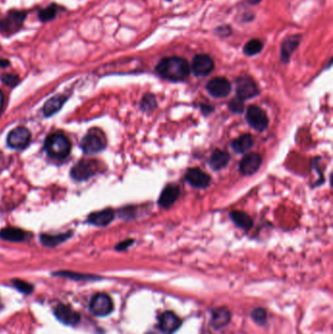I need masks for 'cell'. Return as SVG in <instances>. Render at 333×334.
<instances>
[{"mask_svg":"<svg viewBox=\"0 0 333 334\" xmlns=\"http://www.w3.org/2000/svg\"><path fill=\"white\" fill-rule=\"evenodd\" d=\"M262 158L260 154L256 153L246 154L240 163L241 172L244 175H252L258 171L261 166Z\"/></svg>","mask_w":333,"mask_h":334,"instance_id":"4fadbf2b","label":"cell"},{"mask_svg":"<svg viewBox=\"0 0 333 334\" xmlns=\"http://www.w3.org/2000/svg\"><path fill=\"white\" fill-rule=\"evenodd\" d=\"M249 3H251V4H257V3H259L261 0H247Z\"/></svg>","mask_w":333,"mask_h":334,"instance_id":"836d02e7","label":"cell"},{"mask_svg":"<svg viewBox=\"0 0 333 334\" xmlns=\"http://www.w3.org/2000/svg\"><path fill=\"white\" fill-rule=\"evenodd\" d=\"M107 140L102 131L98 128H92L82 139L80 147L87 154H96L106 148Z\"/></svg>","mask_w":333,"mask_h":334,"instance_id":"3957f363","label":"cell"},{"mask_svg":"<svg viewBox=\"0 0 333 334\" xmlns=\"http://www.w3.org/2000/svg\"><path fill=\"white\" fill-rule=\"evenodd\" d=\"M229 108L231 112H234L236 114H241V113H243L244 109V101L239 99L238 97H236L229 104Z\"/></svg>","mask_w":333,"mask_h":334,"instance_id":"f1b7e54d","label":"cell"},{"mask_svg":"<svg viewBox=\"0 0 333 334\" xmlns=\"http://www.w3.org/2000/svg\"><path fill=\"white\" fill-rule=\"evenodd\" d=\"M44 148L47 154L53 158L63 159L70 154L72 144L66 136L60 133H55L47 137Z\"/></svg>","mask_w":333,"mask_h":334,"instance_id":"7a4b0ae2","label":"cell"},{"mask_svg":"<svg viewBox=\"0 0 333 334\" xmlns=\"http://www.w3.org/2000/svg\"><path fill=\"white\" fill-rule=\"evenodd\" d=\"M246 120L252 128L260 132L264 131L269 124V119L266 113L257 106H250L247 109Z\"/></svg>","mask_w":333,"mask_h":334,"instance_id":"52a82bcc","label":"cell"},{"mask_svg":"<svg viewBox=\"0 0 333 334\" xmlns=\"http://www.w3.org/2000/svg\"><path fill=\"white\" fill-rule=\"evenodd\" d=\"M73 235V232L68 231L64 233H59V235H48V233H43L40 236V242L41 244L45 246H56L58 244L64 243L70 237Z\"/></svg>","mask_w":333,"mask_h":334,"instance_id":"7402d4cb","label":"cell"},{"mask_svg":"<svg viewBox=\"0 0 333 334\" xmlns=\"http://www.w3.org/2000/svg\"><path fill=\"white\" fill-rule=\"evenodd\" d=\"M253 146V139L249 134H244L231 142V149L237 154H244L249 151Z\"/></svg>","mask_w":333,"mask_h":334,"instance_id":"ffe728a7","label":"cell"},{"mask_svg":"<svg viewBox=\"0 0 333 334\" xmlns=\"http://www.w3.org/2000/svg\"><path fill=\"white\" fill-rule=\"evenodd\" d=\"M182 324V321L173 312H164L159 317L158 326L160 330L165 334L174 333Z\"/></svg>","mask_w":333,"mask_h":334,"instance_id":"7c38bea8","label":"cell"},{"mask_svg":"<svg viewBox=\"0 0 333 334\" xmlns=\"http://www.w3.org/2000/svg\"><path fill=\"white\" fill-rule=\"evenodd\" d=\"M206 89L211 96L216 98H223L231 93V83L225 77H216L211 79L207 83Z\"/></svg>","mask_w":333,"mask_h":334,"instance_id":"8fae6325","label":"cell"},{"mask_svg":"<svg viewBox=\"0 0 333 334\" xmlns=\"http://www.w3.org/2000/svg\"><path fill=\"white\" fill-rule=\"evenodd\" d=\"M1 81L9 86V87H15L19 82H20V78L15 75H10V74H4L1 77Z\"/></svg>","mask_w":333,"mask_h":334,"instance_id":"83f0119b","label":"cell"},{"mask_svg":"<svg viewBox=\"0 0 333 334\" xmlns=\"http://www.w3.org/2000/svg\"><path fill=\"white\" fill-rule=\"evenodd\" d=\"M132 243H133V241H132V240H127V241H124L123 243H121V244H118L116 248H117V249H119V250L125 249V248H126V247H128L129 245L132 244Z\"/></svg>","mask_w":333,"mask_h":334,"instance_id":"4dcf8cb0","label":"cell"},{"mask_svg":"<svg viewBox=\"0 0 333 334\" xmlns=\"http://www.w3.org/2000/svg\"><path fill=\"white\" fill-rule=\"evenodd\" d=\"M66 97L64 95H57L50 98L43 106V114L45 116H51L57 114L64 106Z\"/></svg>","mask_w":333,"mask_h":334,"instance_id":"ac0fdd59","label":"cell"},{"mask_svg":"<svg viewBox=\"0 0 333 334\" xmlns=\"http://www.w3.org/2000/svg\"><path fill=\"white\" fill-rule=\"evenodd\" d=\"M237 97L241 100H248L259 94V89L255 81L250 77H240L236 81Z\"/></svg>","mask_w":333,"mask_h":334,"instance_id":"8992f818","label":"cell"},{"mask_svg":"<svg viewBox=\"0 0 333 334\" xmlns=\"http://www.w3.org/2000/svg\"><path fill=\"white\" fill-rule=\"evenodd\" d=\"M186 180L188 181L192 187L205 189L210 184V177L198 168L189 169L186 173Z\"/></svg>","mask_w":333,"mask_h":334,"instance_id":"5bb4252c","label":"cell"},{"mask_svg":"<svg viewBox=\"0 0 333 334\" xmlns=\"http://www.w3.org/2000/svg\"><path fill=\"white\" fill-rule=\"evenodd\" d=\"M155 105H156V103H155V98H154V96H153V95H150V94L149 95H146L143 98V100H142V109L144 111H146V112L152 111L153 109L155 108Z\"/></svg>","mask_w":333,"mask_h":334,"instance_id":"4316f807","label":"cell"},{"mask_svg":"<svg viewBox=\"0 0 333 334\" xmlns=\"http://www.w3.org/2000/svg\"><path fill=\"white\" fill-rule=\"evenodd\" d=\"M179 195V187L176 185H169L160 194L158 199V205L162 208H168L175 204Z\"/></svg>","mask_w":333,"mask_h":334,"instance_id":"2e32d148","label":"cell"},{"mask_svg":"<svg viewBox=\"0 0 333 334\" xmlns=\"http://www.w3.org/2000/svg\"><path fill=\"white\" fill-rule=\"evenodd\" d=\"M10 65V62L6 59H0V68H7Z\"/></svg>","mask_w":333,"mask_h":334,"instance_id":"d6a6232c","label":"cell"},{"mask_svg":"<svg viewBox=\"0 0 333 334\" xmlns=\"http://www.w3.org/2000/svg\"><path fill=\"white\" fill-rule=\"evenodd\" d=\"M30 131L25 127H17L10 131L7 136V144L14 150H21L26 148L30 142Z\"/></svg>","mask_w":333,"mask_h":334,"instance_id":"30bf717a","label":"cell"},{"mask_svg":"<svg viewBox=\"0 0 333 334\" xmlns=\"http://www.w3.org/2000/svg\"><path fill=\"white\" fill-rule=\"evenodd\" d=\"M263 43L259 39H251L248 41L244 47V52L247 56H254L262 51Z\"/></svg>","mask_w":333,"mask_h":334,"instance_id":"d4e9b609","label":"cell"},{"mask_svg":"<svg viewBox=\"0 0 333 334\" xmlns=\"http://www.w3.org/2000/svg\"><path fill=\"white\" fill-rule=\"evenodd\" d=\"M0 238L9 242H22L26 239V232L18 228L7 227L0 231Z\"/></svg>","mask_w":333,"mask_h":334,"instance_id":"603a6c76","label":"cell"},{"mask_svg":"<svg viewBox=\"0 0 333 334\" xmlns=\"http://www.w3.org/2000/svg\"><path fill=\"white\" fill-rule=\"evenodd\" d=\"M190 68L194 76L206 77L213 71L214 62L210 56L206 54H199L193 57Z\"/></svg>","mask_w":333,"mask_h":334,"instance_id":"9c48e42d","label":"cell"},{"mask_svg":"<svg viewBox=\"0 0 333 334\" xmlns=\"http://www.w3.org/2000/svg\"><path fill=\"white\" fill-rule=\"evenodd\" d=\"M56 15H57V7H56V5L52 4L47 8L41 9L39 11V18L41 22L46 23V22H50L52 20H54L56 18Z\"/></svg>","mask_w":333,"mask_h":334,"instance_id":"484cf974","label":"cell"},{"mask_svg":"<svg viewBox=\"0 0 333 334\" xmlns=\"http://www.w3.org/2000/svg\"><path fill=\"white\" fill-rule=\"evenodd\" d=\"M230 161V154L225 151L216 150L211 154L208 163L214 170H220L226 166Z\"/></svg>","mask_w":333,"mask_h":334,"instance_id":"d6986e66","label":"cell"},{"mask_svg":"<svg viewBox=\"0 0 333 334\" xmlns=\"http://www.w3.org/2000/svg\"><path fill=\"white\" fill-rule=\"evenodd\" d=\"M301 36H291L284 39L282 44V60L284 63H287L291 54L297 49L301 41Z\"/></svg>","mask_w":333,"mask_h":334,"instance_id":"e0dca14e","label":"cell"},{"mask_svg":"<svg viewBox=\"0 0 333 334\" xmlns=\"http://www.w3.org/2000/svg\"><path fill=\"white\" fill-rule=\"evenodd\" d=\"M230 216L234 223L244 230H249L252 227V219L243 211H232Z\"/></svg>","mask_w":333,"mask_h":334,"instance_id":"cb8c5ba5","label":"cell"},{"mask_svg":"<svg viewBox=\"0 0 333 334\" xmlns=\"http://www.w3.org/2000/svg\"><path fill=\"white\" fill-rule=\"evenodd\" d=\"M26 18L25 11H10L4 19L0 20V32L6 35L17 32L23 26Z\"/></svg>","mask_w":333,"mask_h":334,"instance_id":"5b68a950","label":"cell"},{"mask_svg":"<svg viewBox=\"0 0 333 334\" xmlns=\"http://www.w3.org/2000/svg\"><path fill=\"white\" fill-rule=\"evenodd\" d=\"M89 308L94 315L98 317H105L113 311L114 304L110 296L99 293L93 296L90 300Z\"/></svg>","mask_w":333,"mask_h":334,"instance_id":"ba28073f","label":"cell"},{"mask_svg":"<svg viewBox=\"0 0 333 334\" xmlns=\"http://www.w3.org/2000/svg\"><path fill=\"white\" fill-rule=\"evenodd\" d=\"M156 73L171 81H181L189 77L191 68L187 60L180 57H167L162 59L155 68Z\"/></svg>","mask_w":333,"mask_h":334,"instance_id":"6da1fadb","label":"cell"},{"mask_svg":"<svg viewBox=\"0 0 333 334\" xmlns=\"http://www.w3.org/2000/svg\"><path fill=\"white\" fill-rule=\"evenodd\" d=\"M252 319L254 320V321H256L257 323L259 324H262L266 321V319H267V313L264 309L258 308L256 310H254L252 312Z\"/></svg>","mask_w":333,"mask_h":334,"instance_id":"f546056e","label":"cell"},{"mask_svg":"<svg viewBox=\"0 0 333 334\" xmlns=\"http://www.w3.org/2000/svg\"><path fill=\"white\" fill-rule=\"evenodd\" d=\"M4 100H5L4 94H3L2 91L0 90V115H1V112H2L3 107H4Z\"/></svg>","mask_w":333,"mask_h":334,"instance_id":"1f68e13d","label":"cell"},{"mask_svg":"<svg viewBox=\"0 0 333 334\" xmlns=\"http://www.w3.org/2000/svg\"><path fill=\"white\" fill-rule=\"evenodd\" d=\"M101 169V163L95 159H81L71 171L74 180L85 181L94 176Z\"/></svg>","mask_w":333,"mask_h":334,"instance_id":"277c9868","label":"cell"},{"mask_svg":"<svg viewBox=\"0 0 333 334\" xmlns=\"http://www.w3.org/2000/svg\"><path fill=\"white\" fill-rule=\"evenodd\" d=\"M114 218H115V211L112 208H106L104 210L91 213L87 218V222L95 226L104 227L109 225Z\"/></svg>","mask_w":333,"mask_h":334,"instance_id":"9a60e30c","label":"cell"},{"mask_svg":"<svg viewBox=\"0 0 333 334\" xmlns=\"http://www.w3.org/2000/svg\"><path fill=\"white\" fill-rule=\"evenodd\" d=\"M231 320V313L226 308H219L212 314L211 323L215 328L224 327Z\"/></svg>","mask_w":333,"mask_h":334,"instance_id":"44dd1931","label":"cell"}]
</instances>
